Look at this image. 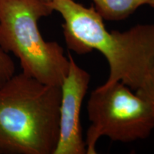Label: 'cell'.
I'll list each match as a JSON object with an SVG mask.
<instances>
[{"mask_svg": "<svg viewBox=\"0 0 154 154\" xmlns=\"http://www.w3.org/2000/svg\"><path fill=\"white\" fill-rule=\"evenodd\" d=\"M54 11L63 19L64 40L79 55L99 51L109 64L104 84L121 82L135 91L154 64V23L141 24L124 32L106 29L94 7L74 0H51Z\"/></svg>", "mask_w": 154, "mask_h": 154, "instance_id": "cell-1", "label": "cell"}, {"mask_svg": "<svg viewBox=\"0 0 154 154\" xmlns=\"http://www.w3.org/2000/svg\"><path fill=\"white\" fill-rule=\"evenodd\" d=\"M61 88L22 72L0 86V154H54Z\"/></svg>", "mask_w": 154, "mask_h": 154, "instance_id": "cell-2", "label": "cell"}, {"mask_svg": "<svg viewBox=\"0 0 154 154\" xmlns=\"http://www.w3.org/2000/svg\"><path fill=\"white\" fill-rule=\"evenodd\" d=\"M53 11L45 0H0V47L19 59L23 73L60 86L69 56L57 42L44 40L38 26V20Z\"/></svg>", "mask_w": 154, "mask_h": 154, "instance_id": "cell-3", "label": "cell"}, {"mask_svg": "<svg viewBox=\"0 0 154 154\" xmlns=\"http://www.w3.org/2000/svg\"><path fill=\"white\" fill-rule=\"evenodd\" d=\"M87 113L91 122L84 140L87 154L97 153L96 144L103 136L129 143L146 139L154 130L149 104L121 82L95 88L88 98Z\"/></svg>", "mask_w": 154, "mask_h": 154, "instance_id": "cell-4", "label": "cell"}, {"mask_svg": "<svg viewBox=\"0 0 154 154\" xmlns=\"http://www.w3.org/2000/svg\"><path fill=\"white\" fill-rule=\"evenodd\" d=\"M69 68L61 84L59 136L54 154H85V141L81 125L82 103L91 76L69 55Z\"/></svg>", "mask_w": 154, "mask_h": 154, "instance_id": "cell-5", "label": "cell"}, {"mask_svg": "<svg viewBox=\"0 0 154 154\" xmlns=\"http://www.w3.org/2000/svg\"><path fill=\"white\" fill-rule=\"evenodd\" d=\"M103 20L121 21L128 18L147 0H92Z\"/></svg>", "mask_w": 154, "mask_h": 154, "instance_id": "cell-6", "label": "cell"}, {"mask_svg": "<svg viewBox=\"0 0 154 154\" xmlns=\"http://www.w3.org/2000/svg\"><path fill=\"white\" fill-rule=\"evenodd\" d=\"M135 91L149 104L154 116V64Z\"/></svg>", "mask_w": 154, "mask_h": 154, "instance_id": "cell-7", "label": "cell"}, {"mask_svg": "<svg viewBox=\"0 0 154 154\" xmlns=\"http://www.w3.org/2000/svg\"><path fill=\"white\" fill-rule=\"evenodd\" d=\"M15 74V64L8 53L0 47V86Z\"/></svg>", "mask_w": 154, "mask_h": 154, "instance_id": "cell-8", "label": "cell"}, {"mask_svg": "<svg viewBox=\"0 0 154 154\" xmlns=\"http://www.w3.org/2000/svg\"><path fill=\"white\" fill-rule=\"evenodd\" d=\"M146 5L151 6V7L154 8V0H147L146 1Z\"/></svg>", "mask_w": 154, "mask_h": 154, "instance_id": "cell-9", "label": "cell"}, {"mask_svg": "<svg viewBox=\"0 0 154 154\" xmlns=\"http://www.w3.org/2000/svg\"><path fill=\"white\" fill-rule=\"evenodd\" d=\"M46 2H51V0H45Z\"/></svg>", "mask_w": 154, "mask_h": 154, "instance_id": "cell-10", "label": "cell"}]
</instances>
